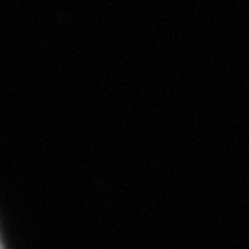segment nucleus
<instances>
[{
	"instance_id": "f257e3e1",
	"label": "nucleus",
	"mask_w": 249,
	"mask_h": 249,
	"mask_svg": "<svg viewBox=\"0 0 249 249\" xmlns=\"http://www.w3.org/2000/svg\"><path fill=\"white\" fill-rule=\"evenodd\" d=\"M0 249H3V245H2V240H0Z\"/></svg>"
}]
</instances>
